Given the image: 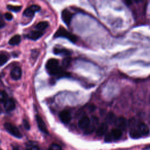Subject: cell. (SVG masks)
I'll return each instance as SVG.
<instances>
[{"instance_id": "6da1fadb", "label": "cell", "mask_w": 150, "mask_h": 150, "mask_svg": "<svg viewBox=\"0 0 150 150\" xmlns=\"http://www.w3.org/2000/svg\"><path fill=\"white\" fill-rule=\"evenodd\" d=\"M46 68L47 72L50 75L60 74L62 72L59 60L56 59H50L48 60L46 64Z\"/></svg>"}, {"instance_id": "7a4b0ae2", "label": "cell", "mask_w": 150, "mask_h": 150, "mask_svg": "<svg viewBox=\"0 0 150 150\" xmlns=\"http://www.w3.org/2000/svg\"><path fill=\"white\" fill-rule=\"evenodd\" d=\"M54 38H64L69 40L73 43H76L77 40V37L73 34L71 33L67 30H66L63 27L60 26L58 30L56 32L54 35Z\"/></svg>"}, {"instance_id": "3957f363", "label": "cell", "mask_w": 150, "mask_h": 150, "mask_svg": "<svg viewBox=\"0 0 150 150\" xmlns=\"http://www.w3.org/2000/svg\"><path fill=\"white\" fill-rule=\"evenodd\" d=\"M4 127L6 131L13 137L18 138H21L22 137V135L18 128L12 124L10 122H5L4 124Z\"/></svg>"}, {"instance_id": "277c9868", "label": "cell", "mask_w": 150, "mask_h": 150, "mask_svg": "<svg viewBox=\"0 0 150 150\" xmlns=\"http://www.w3.org/2000/svg\"><path fill=\"white\" fill-rule=\"evenodd\" d=\"M40 10V6L38 5H32L29 7L27 8L23 12V15L27 17L33 16L35 12H38Z\"/></svg>"}, {"instance_id": "5b68a950", "label": "cell", "mask_w": 150, "mask_h": 150, "mask_svg": "<svg viewBox=\"0 0 150 150\" xmlns=\"http://www.w3.org/2000/svg\"><path fill=\"white\" fill-rule=\"evenodd\" d=\"M61 16L62 21L64 22V23L67 26H69L71 21L72 18L73 16V13L67 9H64L62 12Z\"/></svg>"}, {"instance_id": "8992f818", "label": "cell", "mask_w": 150, "mask_h": 150, "mask_svg": "<svg viewBox=\"0 0 150 150\" xmlns=\"http://www.w3.org/2000/svg\"><path fill=\"white\" fill-rule=\"evenodd\" d=\"M59 117L60 121L65 124H69L71 118L70 111L67 110H64L60 112Z\"/></svg>"}, {"instance_id": "52a82bcc", "label": "cell", "mask_w": 150, "mask_h": 150, "mask_svg": "<svg viewBox=\"0 0 150 150\" xmlns=\"http://www.w3.org/2000/svg\"><path fill=\"white\" fill-rule=\"evenodd\" d=\"M114 125L117 127V129L121 131H125L127 127V122L126 119L124 117H121L117 118Z\"/></svg>"}, {"instance_id": "ba28073f", "label": "cell", "mask_w": 150, "mask_h": 150, "mask_svg": "<svg viewBox=\"0 0 150 150\" xmlns=\"http://www.w3.org/2000/svg\"><path fill=\"white\" fill-rule=\"evenodd\" d=\"M91 121L87 116H84L81 117L78 122L79 127L81 129L86 130L90 125Z\"/></svg>"}, {"instance_id": "9c48e42d", "label": "cell", "mask_w": 150, "mask_h": 150, "mask_svg": "<svg viewBox=\"0 0 150 150\" xmlns=\"http://www.w3.org/2000/svg\"><path fill=\"white\" fill-rule=\"evenodd\" d=\"M36 120L37 122V124L39 129L43 133L46 134H48V131L46 128V124L42 118L39 115H36Z\"/></svg>"}, {"instance_id": "30bf717a", "label": "cell", "mask_w": 150, "mask_h": 150, "mask_svg": "<svg viewBox=\"0 0 150 150\" xmlns=\"http://www.w3.org/2000/svg\"><path fill=\"white\" fill-rule=\"evenodd\" d=\"M98 124V120L97 119V118L96 117H93L92 121L90 122L89 127L86 130H84V134H89L92 133L94 131L97 125Z\"/></svg>"}, {"instance_id": "8fae6325", "label": "cell", "mask_w": 150, "mask_h": 150, "mask_svg": "<svg viewBox=\"0 0 150 150\" xmlns=\"http://www.w3.org/2000/svg\"><path fill=\"white\" fill-rule=\"evenodd\" d=\"M4 108L6 111L9 112L13 110L15 108V104L12 98H7L4 102Z\"/></svg>"}, {"instance_id": "7c38bea8", "label": "cell", "mask_w": 150, "mask_h": 150, "mask_svg": "<svg viewBox=\"0 0 150 150\" xmlns=\"http://www.w3.org/2000/svg\"><path fill=\"white\" fill-rule=\"evenodd\" d=\"M11 76L12 79L15 80H18L21 79L22 76V70L19 67H14L11 72Z\"/></svg>"}, {"instance_id": "4fadbf2b", "label": "cell", "mask_w": 150, "mask_h": 150, "mask_svg": "<svg viewBox=\"0 0 150 150\" xmlns=\"http://www.w3.org/2000/svg\"><path fill=\"white\" fill-rule=\"evenodd\" d=\"M43 32L39 30H32L30 31L27 37L28 38L33 40H36L38 39H39L42 35H43Z\"/></svg>"}, {"instance_id": "5bb4252c", "label": "cell", "mask_w": 150, "mask_h": 150, "mask_svg": "<svg viewBox=\"0 0 150 150\" xmlns=\"http://www.w3.org/2000/svg\"><path fill=\"white\" fill-rule=\"evenodd\" d=\"M53 53L57 55H62L64 56L68 57L70 54V50L65 49V48H59V47H54L53 49Z\"/></svg>"}, {"instance_id": "9a60e30c", "label": "cell", "mask_w": 150, "mask_h": 150, "mask_svg": "<svg viewBox=\"0 0 150 150\" xmlns=\"http://www.w3.org/2000/svg\"><path fill=\"white\" fill-rule=\"evenodd\" d=\"M108 129V125L106 123H101L97 128L96 134L98 136H102L106 133Z\"/></svg>"}, {"instance_id": "2e32d148", "label": "cell", "mask_w": 150, "mask_h": 150, "mask_svg": "<svg viewBox=\"0 0 150 150\" xmlns=\"http://www.w3.org/2000/svg\"><path fill=\"white\" fill-rule=\"evenodd\" d=\"M138 128L139 132L141 135H147L149 134V128L144 123L141 122L138 125Z\"/></svg>"}, {"instance_id": "e0dca14e", "label": "cell", "mask_w": 150, "mask_h": 150, "mask_svg": "<svg viewBox=\"0 0 150 150\" xmlns=\"http://www.w3.org/2000/svg\"><path fill=\"white\" fill-rule=\"evenodd\" d=\"M116 120H117V117H116L115 115L113 112H110L107 114V115L105 118L106 124H108L110 125L114 124L116 121Z\"/></svg>"}, {"instance_id": "ac0fdd59", "label": "cell", "mask_w": 150, "mask_h": 150, "mask_svg": "<svg viewBox=\"0 0 150 150\" xmlns=\"http://www.w3.org/2000/svg\"><path fill=\"white\" fill-rule=\"evenodd\" d=\"M110 134H111V135L112 136V138L114 141L119 139L122 136V131L117 129V128L112 129L111 131Z\"/></svg>"}, {"instance_id": "d6986e66", "label": "cell", "mask_w": 150, "mask_h": 150, "mask_svg": "<svg viewBox=\"0 0 150 150\" xmlns=\"http://www.w3.org/2000/svg\"><path fill=\"white\" fill-rule=\"evenodd\" d=\"M21 36L19 35H16L11 38V39L9 40V44L12 46L17 45L21 42Z\"/></svg>"}, {"instance_id": "ffe728a7", "label": "cell", "mask_w": 150, "mask_h": 150, "mask_svg": "<svg viewBox=\"0 0 150 150\" xmlns=\"http://www.w3.org/2000/svg\"><path fill=\"white\" fill-rule=\"evenodd\" d=\"M129 136L131 138H132L133 139H138V138H141L142 137V135L141 134V133L139 132V131L138 129L134 128V129H130Z\"/></svg>"}, {"instance_id": "44dd1931", "label": "cell", "mask_w": 150, "mask_h": 150, "mask_svg": "<svg viewBox=\"0 0 150 150\" xmlns=\"http://www.w3.org/2000/svg\"><path fill=\"white\" fill-rule=\"evenodd\" d=\"M49 26V23L46 21H42L40 22L37 24L36 26V28L38 29V30L41 31L45 30L47 27Z\"/></svg>"}, {"instance_id": "7402d4cb", "label": "cell", "mask_w": 150, "mask_h": 150, "mask_svg": "<svg viewBox=\"0 0 150 150\" xmlns=\"http://www.w3.org/2000/svg\"><path fill=\"white\" fill-rule=\"evenodd\" d=\"M26 148L28 150H40L38 145L32 141H29L26 143Z\"/></svg>"}, {"instance_id": "603a6c76", "label": "cell", "mask_w": 150, "mask_h": 150, "mask_svg": "<svg viewBox=\"0 0 150 150\" xmlns=\"http://www.w3.org/2000/svg\"><path fill=\"white\" fill-rule=\"evenodd\" d=\"M8 60V56L5 53H0V66L5 64Z\"/></svg>"}, {"instance_id": "cb8c5ba5", "label": "cell", "mask_w": 150, "mask_h": 150, "mask_svg": "<svg viewBox=\"0 0 150 150\" xmlns=\"http://www.w3.org/2000/svg\"><path fill=\"white\" fill-rule=\"evenodd\" d=\"M7 8L9 11H13V12H18L21 9L22 6H13V5H8L7 6Z\"/></svg>"}, {"instance_id": "d4e9b609", "label": "cell", "mask_w": 150, "mask_h": 150, "mask_svg": "<svg viewBox=\"0 0 150 150\" xmlns=\"http://www.w3.org/2000/svg\"><path fill=\"white\" fill-rule=\"evenodd\" d=\"M71 63V59L68 56L66 57L62 61V66L64 67H68Z\"/></svg>"}, {"instance_id": "484cf974", "label": "cell", "mask_w": 150, "mask_h": 150, "mask_svg": "<svg viewBox=\"0 0 150 150\" xmlns=\"http://www.w3.org/2000/svg\"><path fill=\"white\" fill-rule=\"evenodd\" d=\"M8 98L7 94L5 91L0 90V103H4Z\"/></svg>"}, {"instance_id": "4316f807", "label": "cell", "mask_w": 150, "mask_h": 150, "mask_svg": "<svg viewBox=\"0 0 150 150\" xmlns=\"http://www.w3.org/2000/svg\"><path fill=\"white\" fill-rule=\"evenodd\" d=\"M128 126H129L130 129L135 128V127L136 126V120L134 118L130 119L128 121Z\"/></svg>"}, {"instance_id": "83f0119b", "label": "cell", "mask_w": 150, "mask_h": 150, "mask_svg": "<svg viewBox=\"0 0 150 150\" xmlns=\"http://www.w3.org/2000/svg\"><path fill=\"white\" fill-rule=\"evenodd\" d=\"M49 150H62V148L58 144H52L49 146Z\"/></svg>"}, {"instance_id": "f1b7e54d", "label": "cell", "mask_w": 150, "mask_h": 150, "mask_svg": "<svg viewBox=\"0 0 150 150\" xmlns=\"http://www.w3.org/2000/svg\"><path fill=\"white\" fill-rule=\"evenodd\" d=\"M104 141L105 142H111L112 141H114L112 138V136L110 134V132L107 134L105 136V138H104Z\"/></svg>"}, {"instance_id": "f546056e", "label": "cell", "mask_w": 150, "mask_h": 150, "mask_svg": "<svg viewBox=\"0 0 150 150\" xmlns=\"http://www.w3.org/2000/svg\"><path fill=\"white\" fill-rule=\"evenodd\" d=\"M5 25V23L3 18V16L1 14V13H0V29L4 28Z\"/></svg>"}, {"instance_id": "4dcf8cb0", "label": "cell", "mask_w": 150, "mask_h": 150, "mask_svg": "<svg viewBox=\"0 0 150 150\" xmlns=\"http://www.w3.org/2000/svg\"><path fill=\"white\" fill-rule=\"evenodd\" d=\"M23 125L24 128L26 129L29 130L30 129V124H29V122L26 120H23Z\"/></svg>"}, {"instance_id": "1f68e13d", "label": "cell", "mask_w": 150, "mask_h": 150, "mask_svg": "<svg viewBox=\"0 0 150 150\" xmlns=\"http://www.w3.org/2000/svg\"><path fill=\"white\" fill-rule=\"evenodd\" d=\"M5 19H6V20H8V21H11V20H12V18H13V16H12V15L11 13H5Z\"/></svg>"}, {"instance_id": "d6a6232c", "label": "cell", "mask_w": 150, "mask_h": 150, "mask_svg": "<svg viewBox=\"0 0 150 150\" xmlns=\"http://www.w3.org/2000/svg\"><path fill=\"white\" fill-rule=\"evenodd\" d=\"M13 150H19V148L17 145H12Z\"/></svg>"}, {"instance_id": "836d02e7", "label": "cell", "mask_w": 150, "mask_h": 150, "mask_svg": "<svg viewBox=\"0 0 150 150\" xmlns=\"http://www.w3.org/2000/svg\"><path fill=\"white\" fill-rule=\"evenodd\" d=\"M0 150H1V149H0Z\"/></svg>"}]
</instances>
